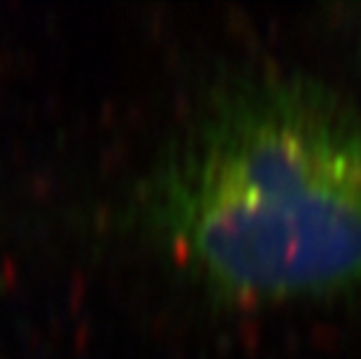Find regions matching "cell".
<instances>
[{"label":"cell","mask_w":361,"mask_h":359,"mask_svg":"<svg viewBox=\"0 0 361 359\" xmlns=\"http://www.w3.org/2000/svg\"><path fill=\"white\" fill-rule=\"evenodd\" d=\"M145 224L201 285L282 303L361 285V119L291 78L233 80L152 168Z\"/></svg>","instance_id":"6da1fadb"}]
</instances>
